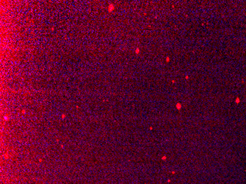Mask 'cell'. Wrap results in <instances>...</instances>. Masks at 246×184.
I'll return each instance as SVG.
<instances>
[{
    "label": "cell",
    "instance_id": "cell-1",
    "mask_svg": "<svg viewBox=\"0 0 246 184\" xmlns=\"http://www.w3.org/2000/svg\"><path fill=\"white\" fill-rule=\"evenodd\" d=\"M109 11H111V10H113V9H114V6H113V4H110V5H109Z\"/></svg>",
    "mask_w": 246,
    "mask_h": 184
}]
</instances>
